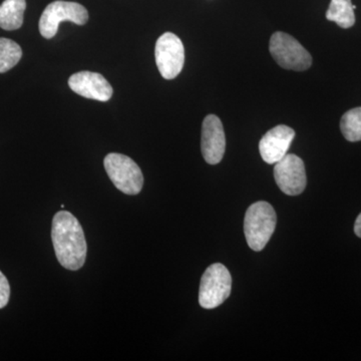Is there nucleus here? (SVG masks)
I'll return each mask as SVG.
<instances>
[{
	"label": "nucleus",
	"instance_id": "nucleus-1",
	"mask_svg": "<svg viewBox=\"0 0 361 361\" xmlns=\"http://www.w3.org/2000/svg\"><path fill=\"white\" fill-rule=\"evenodd\" d=\"M51 239L56 258L68 270L84 266L87 245L84 230L77 218L68 211H61L52 220Z\"/></svg>",
	"mask_w": 361,
	"mask_h": 361
},
{
	"label": "nucleus",
	"instance_id": "nucleus-2",
	"mask_svg": "<svg viewBox=\"0 0 361 361\" xmlns=\"http://www.w3.org/2000/svg\"><path fill=\"white\" fill-rule=\"evenodd\" d=\"M277 216L274 209L264 201L252 204L244 219L247 244L254 251H262L275 231Z\"/></svg>",
	"mask_w": 361,
	"mask_h": 361
},
{
	"label": "nucleus",
	"instance_id": "nucleus-3",
	"mask_svg": "<svg viewBox=\"0 0 361 361\" xmlns=\"http://www.w3.org/2000/svg\"><path fill=\"white\" fill-rule=\"evenodd\" d=\"M104 165L111 182L123 194L137 195L142 191L144 176L130 157L111 153L104 158Z\"/></svg>",
	"mask_w": 361,
	"mask_h": 361
},
{
	"label": "nucleus",
	"instance_id": "nucleus-4",
	"mask_svg": "<svg viewBox=\"0 0 361 361\" xmlns=\"http://www.w3.org/2000/svg\"><path fill=\"white\" fill-rule=\"evenodd\" d=\"M269 51L275 61L285 70L303 71L312 65V56L290 35L277 32L270 39Z\"/></svg>",
	"mask_w": 361,
	"mask_h": 361
},
{
	"label": "nucleus",
	"instance_id": "nucleus-5",
	"mask_svg": "<svg viewBox=\"0 0 361 361\" xmlns=\"http://www.w3.org/2000/svg\"><path fill=\"white\" fill-rule=\"evenodd\" d=\"M232 277L229 270L221 263L209 266L202 276L199 289V303L205 310H214L231 294Z\"/></svg>",
	"mask_w": 361,
	"mask_h": 361
},
{
	"label": "nucleus",
	"instance_id": "nucleus-6",
	"mask_svg": "<svg viewBox=\"0 0 361 361\" xmlns=\"http://www.w3.org/2000/svg\"><path fill=\"white\" fill-rule=\"evenodd\" d=\"M89 20L87 8L77 2L58 1L49 4L39 20L40 35L51 39L58 33L59 23L71 21L78 25H84Z\"/></svg>",
	"mask_w": 361,
	"mask_h": 361
},
{
	"label": "nucleus",
	"instance_id": "nucleus-7",
	"mask_svg": "<svg viewBox=\"0 0 361 361\" xmlns=\"http://www.w3.org/2000/svg\"><path fill=\"white\" fill-rule=\"evenodd\" d=\"M155 56L161 77L166 80H174L180 75L185 63V49L182 40L174 33H164L157 40Z\"/></svg>",
	"mask_w": 361,
	"mask_h": 361
},
{
	"label": "nucleus",
	"instance_id": "nucleus-8",
	"mask_svg": "<svg viewBox=\"0 0 361 361\" xmlns=\"http://www.w3.org/2000/svg\"><path fill=\"white\" fill-rule=\"evenodd\" d=\"M274 178L278 187L284 194L297 196L302 193L307 185L302 159L294 154H287L275 164Z\"/></svg>",
	"mask_w": 361,
	"mask_h": 361
},
{
	"label": "nucleus",
	"instance_id": "nucleus-9",
	"mask_svg": "<svg viewBox=\"0 0 361 361\" xmlns=\"http://www.w3.org/2000/svg\"><path fill=\"white\" fill-rule=\"evenodd\" d=\"M201 149L204 159L210 165H217L224 157V128L217 116L208 115L204 118L202 125Z\"/></svg>",
	"mask_w": 361,
	"mask_h": 361
},
{
	"label": "nucleus",
	"instance_id": "nucleus-10",
	"mask_svg": "<svg viewBox=\"0 0 361 361\" xmlns=\"http://www.w3.org/2000/svg\"><path fill=\"white\" fill-rule=\"evenodd\" d=\"M294 137L295 132L288 126L279 125L268 130L259 142V152L263 161L273 165L283 159Z\"/></svg>",
	"mask_w": 361,
	"mask_h": 361
},
{
	"label": "nucleus",
	"instance_id": "nucleus-11",
	"mask_svg": "<svg viewBox=\"0 0 361 361\" xmlns=\"http://www.w3.org/2000/svg\"><path fill=\"white\" fill-rule=\"evenodd\" d=\"M68 85L75 94L99 102H108L114 94L110 82L103 75L92 71H80L71 75Z\"/></svg>",
	"mask_w": 361,
	"mask_h": 361
},
{
	"label": "nucleus",
	"instance_id": "nucleus-12",
	"mask_svg": "<svg viewBox=\"0 0 361 361\" xmlns=\"http://www.w3.org/2000/svg\"><path fill=\"white\" fill-rule=\"evenodd\" d=\"M25 8V0H4L0 6V27L6 30L20 28Z\"/></svg>",
	"mask_w": 361,
	"mask_h": 361
},
{
	"label": "nucleus",
	"instance_id": "nucleus-13",
	"mask_svg": "<svg viewBox=\"0 0 361 361\" xmlns=\"http://www.w3.org/2000/svg\"><path fill=\"white\" fill-rule=\"evenodd\" d=\"M355 8L351 0H331L326 18L341 28H350L355 23Z\"/></svg>",
	"mask_w": 361,
	"mask_h": 361
},
{
	"label": "nucleus",
	"instance_id": "nucleus-14",
	"mask_svg": "<svg viewBox=\"0 0 361 361\" xmlns=\"http://www.w3.org/2000/svg\"><path fill=\"white\" fill-rule=\"evenodd\" d=\"M23 49L13 40L0 37V73H6L18 65Z\"/></svg>",
	"mask_w": 361,
	"mask_h": 361
},
{
	"label": "nucleus",
	"instance_id": "nucleus-15",
	"mask_svg": "<svg viewBox=\"0 0 361 361\" xmlns=\"http://www.w3.org/2000/svg\"><path fill=\"white\" fill-rule=\"evenodd\" d=\"M341 130L348 141H361V106L346 111L342 116Z\"/></svg>",
	"mask_w": 361,
	"mask_h": 361
},
{
	"label": "nucleus",
	"instance_id": "nucleus-16",
	"mask_svg": "<svg viewBox=\"0 0 361 361\" xmlns=\"http://www.w3.org/2000/svg\"><path fill=\"white\" fill-rule=\"evenodd\" d=\"M9 296H11V286H9L8 280L0 271V310L6 307L9 301Z\"/></svg>",
	"mask_w": 361,
	"mask_h": 361
},
{
	"label": "nucleus",
	"instance_id": "nucleus-17",
	"mask_svg": "<svg viewBox=\"0 0 361 361\" xmlns=\"http://www.w3.org/2000/svg\"><path fill=\"white\" fill-rule=\"evenodd\" d=\"M355 233L356 236L360 237L361 238V213L358 215V217L356 218L355 224Z\"/></svg>",
	"mask_w": 361,
	"mask_h": 361
}]
</instances>
